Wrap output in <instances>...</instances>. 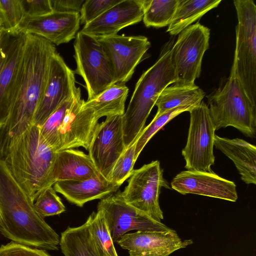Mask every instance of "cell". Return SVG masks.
<instances>
[{"label":"cell","mask_w":256,"mask_h":256,"mask_svg":"<svg viewBox=\"0 0 256 256\" xmlns=\"http://www.w3.org/2000/svg\"><path fill=\"white\" fill-rule=\"evenodd\" d=\"M27 34L0 29V128L7 120L20 83Z\"/></svg>","instance_id":"7"},{"label":"cell","mask_w":256,"mask_h":256,"mask_svg":"<svg viewBox=\"0 0 256 256\" xmlns=\"http://www.w3.org/2000/svg\"><path fill=\"white\" fill-rule=\"evenodd\" d=\"M80 22V13L52 12L40 18L24 20L20 31L41 36L58 46L76 38Z\"/></svg>","instance_id":"20"},{"label":"cell","mask_w":256,"mask_h":256,"mask_svg":"<svg viewBox=\"0 0 256 256\" xmlns=\"http://www.w3.org/2000/svg\"><path fill=\"white\" fill-rule=\"evenodd\" d=\"M170 184L172 189L182 194H196L233 202L238 198L234 182L212 170H184L176 175Z\"/></svg>","instance_id":"18"},{"label":"cell","mask_w":256,"mask_h":256,"mask_svg":"<svg viewBox=\"0 0 256 256\" xmlns=\"http://www.w3.org/2000/svg\"><path fill=\"white\" fill-rule=\"evenodd\" d=\"M20 0L24 10V20L40 18L53 12L50 0Z\"/></svg>","instance_id":"37"},{"label":"cell","mask_w":256,"mask_h":256,"mask_svg":"<svg viewBox=\"0 0 256 256\" xmlns=\"http://www.w3.org/2000/svg\"><path fill=\"white\" fill-rule=\"evenodd\" d=\"M0 256H52L45 250L11 242L0 246Z\"/></svg>","instance_id":"36"},{"label":"cell","mask_w":256,"mask_h":256,"mask_svg":"<svg viewBox=\"0 0 256 256\" xmlns=\"http://www.w3.org/2000/svg\"><path fill=\"white\" fill-rule=\"evenodd\" d=\"M84 0H50L53 12L80 13Z\"/></svg>","instance_id":"38"},{"label":"cell","mask_w":256,"mask_h":256,"mask_svg":"<svg viewBox=\"0 0 256 256\" xmlns=\"http://www.w3.org/2000/svg\"><path fill=\"white\" fill-rule=\"evenodd\" d=\"M120 0H86L82 4L80 21L86 24L100 16Z\"/></svg>","instance_id":"35"},{"label":"cell","mask_w":256,"mask_h":256,"mask_svg":"<svg viewBox=\"0 0 256 256\" xmlns=\"http://www.w3.org/2000/svg\"><path fill=\"white\" fill-rule=\"evenodd\" d=\"M238 23L232 70L256 104V6L252 0H234Z\"/></svg>","instance_id":"6"},{"label":"cell","mask_w":256,"mask_h":256,"mask_svg":"<svg viewBox=\"0 0 256 256\" xmlns=\"http://www.w3.org/2000/svg\"><path fill=\"white\" fill-rule=\"evenodd\" d=\"M98 39L109 60L114 84H125L130 80L150 46L148 38L142 36L117 34Z\"/></svg>","instance_id":"13"},{"label":"cell","mask_w":256,"mask_h":256,"mask_svg":"<svg viewBox=\"0 0 256 256\" xmlns=\"http://www.w3.org/2000/svg\"><path fill=\"white\" fill-rule=\"evenodd\" d=\"M210 30L197 22L178 34L171 56L176 76L174 84L193 86L200 77L202 60L208 48Z\"/></svg>","instance_id":"10"},{"label":"cell","mask_w":256,"mask_h":256,"mask_svg":"<svg viewBox=\"0 0 256 256\" xmlns=\"http://www.w3.org/2000/svg\"><path fill=\"white\" fill-rule=\"evenodd\" d=\"M214 146L234 163L247 184H256V148L239 138L230 139L215 135Z\"/></svg>","instance_id":"23"},{"label":"cell","mask_w":256,"mask_h":256,"mask_svg":"<svg viewBox=\"0 0 256 256\" xmlns=\"http://www.w3.org/2000/svg\"><path fill=\"white\" fill-rule=\"evenodd\" d=\"M53 186L56 192L80 207H82L89 201L102 199L116 192L120 186L101 175L82 180L58 181Z\"/></svg>","instance_id":"21"},{"label":"cell","mask_w":256,"mask_h":256,"mask_svg":"<svg viewBox=\"0 0 256 256\" xmlns=\"http://www.w3.org/2000/svg\"><path fill=\"white\" fill-rule=\"evenodd\" d=\"M180 0H145L143 22L146 27L162 28L169 25Z\"/></svg>","instance_id":"28"},{"label":"cell","mask_w":256,"mask_h":256,"mask_svg":"<svg viewBox=\"0 0 256 256\" xmlns=\"http://www.w3.org/2000/svg\"><path fill=\"white\" fill-rule=\"evenodd\" d=\"M84 101L80 94L67 111L58 130V152L80 146L88 150L98 119L83 106Z\"/></svg>","instance_id":"17"},{"label":"cell","mask_w":256,"mask_h":256,"mask_svg":"<svg viewBox=\"0 0 256 256\" xmlns=\"http://www.w3.org/2000/svg\"><path fill=\"white\" fill-rule=\"evenodd\" d=\"M80 94V89L74 96L64 100L44 123L39 126L41 136L56 152L58 150V130L67 111L72 105L77 96Z\"/></svg>","instance_id":"29"},{"label":"cell","mask_w":256,"mask_h":256,"mask_svg":"<svg viewBox=\"0 0 256 256\" xmlns=\"http://www.w3.org/2000/svg\"><path fill=\"white\" fill-rule=\"evenodd\" d=\"M60 246L64 256H106L92 238L86 222L62 232Z\"/></svg>","instance_id":"24"},{"label":"cell","mask_w":256,"mask_h":256,"mask_svg":"<svg viewBox=\"0 0 256 256\" xmlns=\"http://www.w3.org/2000/svg\"><path fill=\"white\" fill-rule=\"evenodd\" d=\"M1 28V22H0V29Z\"/></svg>","instance_id":"39"},{"label":"cell","mask_w":256,"mask_h":256,"mask_svg":"<svg viewBox=\"0 0 256 256\" xmlns=\"http://www.w3.org/2000/svg\"><path fill=\"white\" fill-rule=\"evenodd\" d=\"M126 150L122 116H108L98 124L88 154L101 176L109 180L114 164Z\"/></svg>","instance_id":"14"},{"label":"cell","mask_w":256,"mask_h":256,"mask_svg":"<svg viewBox=\"0 0 256 256\" xmlns=\"http://www.w3.org/2000/svg\"><path fill=\"white\" fill-rule=\"evenodd\" d=\"M0 234L12 242L58 250L59 235L36 210L34 202L0 158Z\"/></svg>","instance_id":"2"},{"label":"cell","mask_w":256,"mask_h":256,"mask_svg":"<svg viewBox=\"0 0 256 256\" xmlns=\"http://www.w3.org/2000/svg\"><path fill=\"white\" fill-rule=\"evenodd\" d=\"M86 222L92 238L104 254L106 256H118L102 212H93Z\"/></svg>","instance_id":"30"},{"label":"cell","mask_w":256,"mask_h":256,"mask_svg":"<svg viewBox=\"0 0 256 256\" xmlns=\"http://www.w3.org/2000/svg\"><path fill=\"white\" fill-rule=\"evenodd\" d=\"M216 130L232 126L250 138L256 136V104L246 94L231 70L224 84L208 96Z\"/></svg>","instance_id":"5"},{"label":"cell","mask_w":256,"mask_h":256,"mask_svg":"<svg viewBox=\"0 0 256 256\" xmlns=\"http://www.w3.org/2000/svg\"><path fill=\"white\" fill-rule=\"evenodd\" d=\"M74 49V73L83 78L90 100L114 84L110 62L98 39L80 31L76 36Z\"/></svg>","instance_id":"8"},{"label":"cell","mask_w":256,"mask_h":256,"mask_svg":"<svg viewBox=\"0 0 256 256\" xmlns=\"http://www.w3.org/2000/svg\"><path fill=\"white\" fill-rule=\"evenodd\" d=\"M190 122L186 144L182 154L188 170L211 172L216 128L208 106L202 101L189 112Z\"/></svg>","instance_id":"11"},{"label":"cell","mask_w":256,"mask_h":256,"mask_svg":"<svg viewBox=\"0 0 256 256\" xmlns=\"http://www.w3.org/2000/svg\"><path fill=\"white\" fill-rule=\"evenodd\" d=\"M172 46L170 44L163 48L157 61L142 74L136 84L126 112L122 116L126 148L138 138L162 92L176 81Z\"/></svg>","instance_id":"4"},{"label":"cell","mask_w":256,"mask_h":256,"mask_svg":"<svg viewBox=\"0 0 256 256\" xmlns=\"http://www.w3.org/2000/svg\"><path fill=\"white\" fill-rule=\"evenodd\" d=\"M145 0H120L90 22L81 32L97 38L116 35L122 29L140 22Z\"/></svg>","instance_id":"19"},{"label":"cell","mask_w":256,"mask_h":256,"mask_svg":"<svg viewBox=\"0 0 256 256\" xmlns=\"http://www.w3.org/2000/svg\"><path fill=\"white\" fill-rule=\"evenodd\" d=\"M116 243L126 250L130 256H169L174 252L192 244L182 240L176 231L142 230L124 234Z\"/></svg>","instance_id":"16"},{"label":"cell","mask_w":256,"mask_h":256,"mask_svg":"<svg viewBox=\"0 0 256 256\" xmlns=\"http://www.w3.org/2000/svg\"><path fill=\"white\" fill-rule=\"evenodd\" d=\"M54 45L44 38L27 34L22 76L8 117L0 128V158L4 159L14 142L34 124L42 94Z\"/></svg>","instance_id":"1"},{"label":"cell","mask_w":256,"mask_h":256,"mask_svg":"<svg viewBox=\"0 0 256 256\" xmlns=\"http://www.w3.org/2000/svg\"><path fill=\"white\" fill-rule=\"evenodd\" d=\"M162 187L170 188L163 176L160 162L154 160L133 170L127 186L120 194L128 204L161 222L164 216L159 204V196Z\"/></svg>","instance_id":"9"},{"label":"cell","mask_w":256,"mask_h":256,"mask_svg":"<svg viewBox=\"0 0 256 256\" xmlns=\"http://www.w3.org/2000/svg\"><path fill=\"white\" fill-rule=\"evenodd\" d=\"M34 206L38 214L44 218L66 211L64 205L52 186L46 188L37 196Z\"/></svg>","instance_id":"33"},{"label":"cell","mask_w":256,"mask_h":256,"mask_svg":"<svg viewBox=\"0 0 256 256\" xmlns=\"http://www.w3.org/2000/svg\"><path fill=\"white\" fill-rule=\"evenodd\" d=\"M56 152L33 124L18 138L3 159L14 178L33 202L50 186V176Z\"/></svg>","instance_id":"3"},{"label":"cell","mask_w":256,"mask_h":256,"mask_svg":"<svg viewBox=\"0 0 256 256\" xmlns=\"http://www.w3.org/2000/svg\"><path fill=\"white\" fill-rule=\"evenodd\" d=\"M121 192L110 194L99 202L97 210L102 212L114 242L130 230H170L162 222L156 221L128 204Z\"/></svg>","instance_id":"12"},{"label":"cell","mask_w":256,"mask_h":256,"mask_svg":"<svg viewBox=\"0 0 256 256\" xmlns=\"http://www.w3.org/2000/svg\"><path fill=\"white\" fill-rule=\"evenodd\" d=\"M100 175L88 154L68 149L56 153L50 176V184L58 181L82 180Z\"/></svg>","instance_id":"22"},{"label":"cell","mask_w":256,"mask_h":256,"mask_svg":"<svg viewBox=\"0 0 256 256\" xmlns=\"http://www.w3.org/2000/svg\"><path fill=\"white\" fill-rule=\"evenodd\" d=\"M196 106H181L168 110L158 116L155 115L150 124L144 128L136 142V160H137L140 153L150 139L164 125L179 114L184 112H189Z\"/></svg>","instance_id":"31"},{"label":"cell","mask_w":256,"mask_h":256,"mask_svg":"<svg viewBox=\"0 0 256 256\" xmlns=\"http://www.w3.org/2000/svg\"><path fill=\"white\" fill-rule=\"evenodd\" d=\"M1 28L6 31L16 32L24 20L20 0H0Z\"/></svg>","instance_id":"32"},{"label":"cell","mask_w":256,"mask_h":256,"mask_svg":"<svg viewBox=\"0 0 256 256\" xmlns=\"http://www.w3.org/2000/svg\"><path fill=\"white\" fill-rule=\"evenodd\" d=\"M136 141L126 148L114 164L109 181L122 185L131 175L136 161L135 158Z\"/></svg>","instance_id":"34"},{"label":"cell","mask_w":256,"mask_h":256,"mask_svg":"<svg viewBox=\"0 0 256 256\" xmlns=\"http://www.w3.org/2000/svg\"><path fill=\"white\" fill-rule=\"evenodd\" d=\"M80 89L76 86L74 72L56 52L51 60L47 81L35 112L34 124L40 127L64 100Z\"/></svg>","instance_id":"15"},{"label":"cell","mask_w":256,"mask_h":256,"mask_svg":"<svg viewBox=\"0 0 256 256\" xmlns=\"http://www.w3.org/2000/svg\"><path fill=\"white\" fill-rule=\"evenodd\" d=\"M221 0H180L167 32L179 34L209 10L216 8Z\"/></svg>","instance_id":"26"},{"label":"cell","mask_w":256,"mask_h":256,"mask_svg":"<svg viewBox=\"0 0 256 256\" xmlns=\"http://www.w3.org/2000/svg\"><path fill=\"white\" fill-rule=\"evenodd\" d=\"M128 92L125 84H112L96 98L84 101L82 106L92 109L98 119L102 116H122Z\"/></svg>","instance_id":"25"},{"label":"cell","mask_w":256,"mask_h":256,"mask_svg":"<svg viewBox=\"0 0 256 256\" xmlns=\"http://www.w3.org/2000/svg\"><path fill=\"white\" fill-rule=\"evenodd\" d=\"M204 96L205 92L196 84L186 86L174 84L166 87L160 94L155 104L158 108L156 115L181 106H197Z\"/></svg>","instance_id":"27"}]
</instances>
